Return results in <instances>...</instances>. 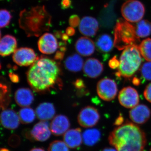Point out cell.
<instances>
[{"label":"cell","instance_id":"obj_1","mask_svg":"<svg viewBox=\"0 0 151 151\" xmlns=\"http://www.w3.org/2000/svg\"><path fill=\"white\" fill-rule=\"evenodd\" d=\"M61 70L58 63L48 58L41 57L31 65L27 76L28 83L35 92L46 93L60 84Z\"/></svg>","mask_w":151,"mask_h":151},{"label":"cell","instance_id":"obj_2","mask_svg":"<svg viewBox=\"0 0 151 151\" xmlns=\"http://www.w3.org/2000/svg\"><path fill=\"white\" fill-rule=\"evenodd\" d=\"M108 141L117 151H144L147 144L145 132L129 122L114 129L109 135Z\"/></svg>","mask_w":151,"mask_h":151},{"label":"cell","instance_id":"obj_3","mask_svg":"<svg viewBox=\"0 0 151 151\" xmlns=\"http://www.w3.org/2000/svg\"><path fill=\"white\" fill-rule=\"evenodd\" d=\"M19 22L20 27L28 37H38L49 30L51 17L44 6H37L21 11Z\"/></svg>","mask_w":151,"mask_h":151},{"label":"cell","instance_id":"obj_4","mask_svg":"<svg viewBox=\"0 0 151 151\" xmlns=\"http://www.w3.org/2000/svg\"><path fill=\"white\" fill-rule=\"evenodd\" d=\"M141 52L138 45L128 47L122 52L120 65L116 75L126 78L132 77L137 71L142 62Z\"/></svg>","mask_w":151,"mask_h":151},{"label":"cell","instance_id":"obj_5","mask_svg":"<svg viewBox=\"0 0 151 151\" xmlns=\"http://www.w3.org/2000/svg\"><path fill=\"white\" fill-rule=\"evenodd\" d=\"M139 41L134 27L127 20H118L114 28V47L122 50L130 45H137Z\"/></svg>","mask_w":151,"mask_h":151},{"label":"cell","instance_id":"obj_6","mask_svg":"<svg viewBox=\"0 0 151 151\" xmlns=\"http://www.w3.org/2000/svg\"><path fill=\"white\" fill-rule=\"evenodd\" d=\"M145 9L142 3L138 0H129L123 4L121 9L122 15L130 22L141 21L145 15Z\"/></svg>","mask_w":151,"mask_h":151},{"label":"cell","instance_id":"obj_7","mask_svg":"<svg viewBox=\"0 0 151 151\" xmlns=\"http://www.w3.org/2000/svg\"><path fill=\"white\" fill-rule=\"evenodd\" d=\"M97 91L101 99L110 101L115 99L118 92V87L115 81L111 78H102L97 83Z\"/></svg>","mask_w":151,"mask_h":151},{"label":"cell","instance_id":"obj_8","mask_svg":"<svg viewBox=\"0 0 151 151\" xmlns=\"http://www.w3.org/2000/svg\"><path fill=\"white\" fill-rule=\"evenodd\" d=\"M98 110L92 106H88L82 108L78 114L77 120L80 126L84 128L94 127L100 119Z\"/></svg>","mask_w":151,"mask_h":151},{"label":"cell","instance_id":"obj_9","mask_svg":"<svg viewBox=\"0 0 151 151\" xmlns=\"http://www.w3.org/2000/svg\"><path fill=\"white\" fill-rule=\"evenodd\" d=\"M13 60L17 65L21 66L31 65L39 58L32 49L29 47H21L14 52Z\"/></svg>","mask_w":151,"mask_h":151},{"label":"cell","instance_id":"obj_10","mask_svg":"<svg viewBox=\"0 0 151 151\" xmlns=\"http://www.w3.org/2000/svg\"><path fill=\"white\" fill-rule=\"evenodd\" d=\"M119 103L127 108H133L139 102V97L137 91L131 86L124 87L119 92Z\"/></svg>","mask_w":151,"mask_h":151},{"label":"cell","instance_id":"obj_11","mask_svg":"<svg viewBox=\"0 0 151 151\" xmlns=\"http://www.w3.org/2000/svg\"><path fill=\"white\" fill-rule=\"evenodd\" d=\"M37 45L40 51L44 54H53L58 48L56 37L50 33L42 35L39 39Z\"/></svg>","mask_w":151,"mask_h":151},{"label":"cell","instance_id":"obj_12","mask_svg":"<svg viewBox=\"0 0 151 151\" xmlns=\"http://www.w3.org/2000/svg\"><path fill=\"white\" fill-rule=\"evenodd\" d=\"M150 109L147 105L140 104L132 108L129 112L130 119L134 123L143 124L150 118Z\"/></svg>","mask_w":151,"mask_h":151},{"label":"cell","instance_id":"obj_13","mask_svg":"<svg viewBox=\"0 0 151 151\" xmlns=\"http://www.w3.org/2000/svg\"><path fill=\"white\" fill-rule=\"evenodd\" d=\"M70 123L68 118L63 115L55 116L50 124V129L52 134L60 136L64 134L70 128Z\"/></svg>","mask_w":151,"mask_h":151},{"label":"cell","instance_id":"obj_14","mask_svg":"<svg viewBox=\"0 0 151 151\" xmlns=\"http://www.w3.org/2000/svg\"><path fill=\"white\" fill-rule=\"evenodd\" d=\"M83 72L87 77L97 78L101 75L104 70V66L99 60L89 58L84 63Z\"/></svg>","mask_w":151,"mask_h":151},{"label":"cell","instance_id":"obj_15","mask_svg":"<svg viewBox=\"0 0 151 151\" xmlns=\"http://www.w3.org/2000/svg\"><path fill=\"white\" fill-rule=\"evenodd\" d=\"M78 29L83 35L86 37H93L96 35L99 29V23L94 17H84L80 21Z\"/></svg>","mask_w":151,"mask_h":151},{"label":"cell","instance_id":"obj_16","mask_svg":"<svg viewBox=\"0 0 151 151\" xmlns=\"http://www.w3.org/2000/svg\"><path fill=\"white\" fill-rule=\"evenodd\" d=\"M51 132L46 121H41L35 124L30 132V135L34 139L39 142L47 140L51 136Z\"/></svg>","mask_w":151,"mask_h":151},{"label":"cell","instance_id":"obj_17","mask_svg":"<svg viewBox=\"0 0 151 151\" xmlns=\"http://www.w3.org/2000/svg\"><path fill=\"white\" fill-rule=\"evenodd\" d=\"M20 122L19 115L14 110L10 109H4L1 113V124L6 129H15L19 127Z\"/></svg>","mask_w":151,"mask_h":151},{"label":"cell","instance_id":"obj_18","mask_svg":"<svg viewBox=\"0 0 151 151\" xmlns=\"http://www.w3.org/2000/svg\"><path fill=\"white\" fill-rule=\"evenodd\" d=\"M75 47L78 54L86 57L90 56L94 53L95 45L91 39L86 37H83L77 40L76 42Z\"/></svg>","mask_w":151,"mask_h":151},{"label":"cell","instance_id":"obj_19","mask_svg":"<svg viewBox=\"0 0 151 151\" xmlns=\"http://www.w3.org/2000/svg\"><path fill=\"white\" fill-rule=\"evenodd\" d=\"M63 141L68 147L76 149L80 147L83 139L80 128L68 130L63 135Z\"/></svg>","mask_w":151,"mask_h":151},{"label":"cell","instance_id":"obj_20","mask_svg":"<svg viewBox=\"0 0 151 151\" xmlns=\"http://www.w3.org/2000/svg\"><path fill=\"white\" fill-rule=\"evenodd\" d=\"M17 42L13 36L7 35L1 38L0 54L3 57L8 56L17 50Z\"/></svg>","mask_w":151,"mask_h":151},{"label":"cell","instance_id":"obj_21","mask_svg":"<svg viewBox=\"0 0 151 151\" xmlns=\"http://www.w3.org/2000/svg\"><path fill=\"white\" fill-rule=\"evenodd\" d=\"M14 98L18 105L24 108L32 104L34 96L32 91L29 88H21L18 89L15 92Z\"/></svg>","mask_w":151,"mask_h":151},{"label":"cell","instance_id":"obj_22","mask_svg":"<svg viewBox=\"0 0 151 151\" xmlns=\"http://www.w3.org/2000/svg\"><path fill=\"white\" fill-rule=\"evenodd\" d=\"M35 113L37 119L40 121H49L52 119L55 115V108L52 103H43L37 106Z\"/></svg>","mask_w":151,"mask_h":151},{"label":"cell","instance_id":"obj_23","mask_svg":"<svg viewBox=\"0 0 151 151\" xmlns=\"http://www.w3.org/2000/svg\"><path fill=\"white\" fill-rule=\"evenodd\" d=\"M95 46L98 51L103 53L110 52L113 50L114 45L112 37L106 34L101 35L96 39Z\"/></svg>","mask_w":151,"mask_h":151},{"label":"cell","instance_id":"obj_24","mask_svg":"<svg viewBox=\"0 0 151 151\" xmlns=\"http://www.w3.org/2000/svg\"><path fill=\"white\" fill-rule=\"evenodd\" d=\"M84 65L83 59L78 54H74L68 56L64 61L65 68L73 72L80 71Z\"/></svg>","mask_w":151,"mask_h":151},{"label":"cell","instance_id":"obj_25","mask_svg":"<svg viewBox=\"0 0 151 151\" xmlns=\"http://www.w3.org/2000/svg\"><path fill=\"white\" fill-rule=\"evenodd\" d=\"M101 137V133L96 129H88L82 134V139L86 146H92L97 144Z\"/></svg>","mask_w":151,"mask_h":151},{"label":"cell","instance_id":"obj_26","mask_svg":"<svg viewBox=\"0 0 151 151\" xmlns=\"http://www.w3.org/2000/svg\"><path fill=\"white\" fill-rule=\"evenodd\" d=\"M135 28L136 34L139 38L147 37L151 35V22L148 20L140 21Z\"/></svg>","mask_w":151,"mask_h":151},{"label":"cell","instance_id":"obj_27","mask_svg":"<svg viewBox=\"0 0 151 151\" xmlns=\"http://www.w3.org/2000/svg\"><path fill=\"white\" fill-rule=\"evenodd\" d=\"M19 116L22 124H28L32 123L35 121L36 114L32 108L24 107L20 110Z\"/></svg>","mask_w":151,"mask_h":151},{"label":"cell","instance_id":"obj_28","mask_svg":"<svg viewBox=\"0 0 151 151\" xmlns=\"http://www.w3.org/2000/svg\"><path fill=\"white\" fill-rule=\"evenodd\" d=\"M139 49L143 57L148 61H151V38L143 40L139 45Z\"/></svg>","mask_w":151,"mask_h":151},{"label":"cell","instance_id":"obj_29","mask_svg":"<svg viewBox=\"0 0 151 151\" xmlns=\"http://www.w3.org/2000/svg\"><path fill=\"white\" fill-rule=\"evenodd\" d=\"M1 107L3 110L6 109L10 100V93L8 86L6 84L1 83Z\"/></svg>","mask_w":151,"mask_h":151},{"label":"cell","instance_id":"obj_30","mask_svg":"<svg viewBox=\"0 0 151 151\" xmlns=\"http://www.w3.org/2000/svg\"><path fill=\"white\" fill-rule=\"evenodd\" d=\"M12 16L7 10L2 9L0 12V27L1 28L6 27L10 22Z\"/></svg>","mask_w":151,"mask_h":151},{"label":"cell","instance_id":"obj_31","mask_svg":"<svg viewBox=\"0 0 151 151\" xmlns=\"http://www.w3.org/2000/svg\"><path fill=\"white\" fill-rule=\"evenodd\" d=\"M48 151H69V150L64 142L55 140L50 143L48 148Z\"/></svg>","mask_w":151,"mask_h":151},{"label":"cell","instance_id":"obj_32","mask_svg":"<svg viewBox=\"0 0 151 151\" xmlns=\"http://www.w3.org/2000/svg\"><path fill=\"white\" fill-rule=\"evenodd\" d=\"M142 77L147 81H151V61L145 63L141 68Z\"/></svg>","mask_w":151,"mask_h":151},{"label":"cell","instance_id":"obj_33","mask_svg":"<svg viewBox=\"0 0 151 151\" xmlns=\"http://www.w3.org/2000/svg\"><path fill=\"white\" fill-rule=\"evenodd\" d=\"M80 19L78 16L73 15L70 17L69 19V23L70 27L73 28L77 27L80 24Z\"/></svg>","mask_w":151,"mask_h":151},{"label":"cell","instance_id":"obj_34","mask_svg":"<svg viewBox=\"0 0 151 151\" xmlns=\"http://www.w3.org/2000/svg\"><path fill=\"white\" fill-rule=\"evenodd\" d=\"M120 63V61L118 59L117 57L115 56L109 60L108 65L111 68L114 69L119 67Z\"/></svg>","mask_w":151,"mask_h":151},{"label":"cell","instance_id":"obj_35","mask_svg":"<svg viewBox=\"0 0 151 151\" xmlns=\"http://www.w3.org/2000/svg\"><path fill=\"white\" fill-rule=\"evenodd\" d=\"M144 95L146 100L151 103V83L146 86L144 91Z\"/></svg>","mask_w":151,"mask_h":151},{"label":"cell","instance_id":"obj_36","mask_svg":"<svg viewBox=\"0 0 151 151\" xmlns=\"http://www.w3.org/2000/svg\"><path fill=\"white\" fill-rule=\"evenodd\" d=\"M74 86L76 88L78 89H81L85 88L84 81L81 79H78L74 82Z\"/></svg>","mask_w":151,"mask_h":151},{"label":"cell","instance_id":"obj_37","mask_svg":"<svg viewBox=\"0 0 151 151\" xmlns=\"http://www.w3.org/2000/svg\"><path fill=\"white\" fill-rule=\"evenodd\" d=\"M71 4V0H62L61 6L63 9H67L70 7Z\"/></svg>","mask_w":151,"mask_h":151},{"label":"cell","instance_id":"obj_38","mask_svg":"<svg viewBox=\"0 0 151 151\" xmlns=\"http://www.w3.org/2000/svg\"><path fill=\"white\" fill-rule=\"evenodd\" d=\"M124 117L122 115L120 114L119 117L116 119L114 122V125L117 126H120L122 125L123 123H124Z\"/></svg>","mask_w":151,"mask_h":151},{"label":"cell","instance_id":"obj_39","mask_svg":"<svg viewBox=\"0 0 151 151\" xmlns=\"http://www.w3.org/2000/svg\"><path fill=\"white\" fill-rule=\"evenodd\" d=\"M9 76L11 81L14 83H17L19 81V77L15 73H10L9 74Z\"/></svg>","mask_w":151,"mask_h":151},{"label":"cell","instance_id":"obj_40","mask_svg":"<svg viewBox=\"0 0 151 151\" xmlns=\"http://www.w3.org/2000/svg\"><path fill=\"white\" fill-rule=\"evenodd\" d=\"M64 52L61 51H58L57 52L56 54L55 55V59L57 60H61L63 59L64 57Z\"/></svg>","mask_w":151,"mask_h":151},{"label":"cell","instance_id":"obj_41","mask_svg":"<svg viewBox=\"0 0 151 151\" xmlns=\"http://www.w3.org/2000/svg\"><path fill=\"white\" fill-rule=\"evenodd\" d=\"M65 32H66V34L69 36H72L74 35L75 33V30L74 29V28L72 27H69L67 28Z\"/></svg>","mask_w":151,"mask_h":151},{"label":"cell","instance_id":"obj_42","mask_svg":"<svg viewBox=\"0 0 151 151\" xmlns=\"http://www.w3.org/2000/svg\"><path fill=\"white\" fill-rule=\"evenodd\" d=\"M132 83L136 86H139L141 84L140 79H139L137 77H134L132 80Z\"/></svg>","mask_w":151,"mask_h":151},{"label":"cell","instance_id":"obj_43","mask_svg":"<svg viewBox=\"0 0 151 151\" xmlns=\"http://www.w3.org/2000/svg\"><path fill=\"white\" fill-rule=\"evenodd\" d=\"M61 38H62V40L63 41H66L68 39V36L66 34V33L63 34L61 35Z\"/></svg>","mask_w":151,"mask_h":151},{"label":"cell","instance_id":"obj_44","mask_svg":"<svg viewBox=\"0 0 151 151\" xmlns=\"http://www.w3.org/2000/svg\"><path fill=\"white\" fill-rule=\"evenodd\" d=\"M30 151H45V150L41 148H35L32 149Z\"/></svg>","mask_w":151,"mask_h":151},{"label":"cell","instance_id":"obj_45","mask_svg":"<svg viewBox=\"0 0 151 151\" xmlns=\"http://www.w3.org/2000/svg\"><path fill=\"white\" fill-rule=\"evenodd\" d=\"M102 151H117V150L111 148H107L104 149Z\"/></svg>","mask_w":151,"mask_h":151},{"label":"cell","instance_id":"obj_46","mask_svg":"<svg viewBox=\"0 0 151 151\" xmlns=\"http://www.w3.org/2000/svg\"><path fill=\"white\" fill-rule=\"evenodd\" d=\"M15 139H16V140H17L19 139H19V137H18V136H17V135H16ZM14 145H15V144H17H17H18V145H19V144L20 142H16V141H14Z\"/></svg>","mask_w":151,"mask_h":151},{"label":"cell","instance_id":"obj_47","mask_svg":"<svg viewBox=\"0 0 151 151\" xmlns=\"http://www.w3.org/2000/svg\"><path fill=\"white\" fill-rule=\"evenodd\" d=\"M0 151H10L8 149L6 148H2L1 149V150Z\"/></svg>","mask_w":151,"mask_h":151},{"label":"cell","instance_id":"obj_48","mask_svg":"<svg viewBox=\"0 0 151 151\" xmlns=\"http://www.w3.org/2000/svg\"><path fill=\"white\" fill-rule=\"evenodd\" d=\"M150 151H151V149H150Z\"/></svg>","mask_w":151,"mask_h":151}]
</instances>
